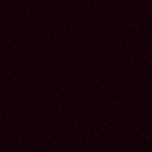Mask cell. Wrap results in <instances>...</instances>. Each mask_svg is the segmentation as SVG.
Segmentation results:
<instances>
[]
</instances>
